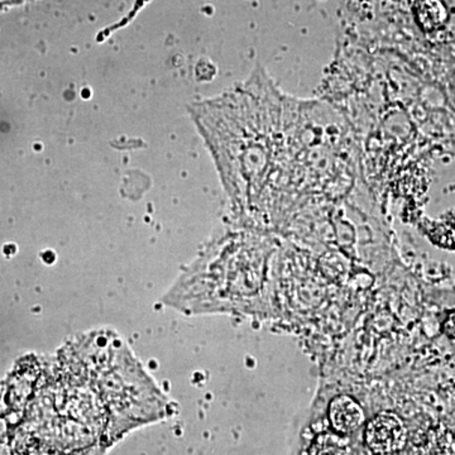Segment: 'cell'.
<instances>
[{
	"mask_svg": "<svg viewBox=\"0 0 455 455\" xmlns=\"http://www.w3.org/2000/svg\"><path fill=\"white\" fill-rule=\"evenodd\" d=\"M364 438L374 454L397 453L406 445L405 425L397 415L381 412L367 424Z\"/></svg>",
	"mask_w": 455,
	"mask_h": 455,
	"instance_id": "1",
	"label": "cell"
},
{
	"mask_svg": "<svg viewBox=\"0 0 455 455\" xmlns=\"http://www.w3.org/2000/svg\"><path fill=\"white\" fill-rule=\"evenodd\" d=\"M329 420L337 433H355L364 423V412L357 401L348 396H339L331 401L329 407Z\"/></svg>",
	"mask_w": 455,
	"mask_h": 455,
	"instance_id": "2",
	"label": "cell"
},
{
	"mask_svg": "<svg viewBox=\"0 0 455 455\" xmlns=\"http://www.w3.org/2000/svg\"><path fill=\"white\" fill-rule=\"evenodd\" d=\"M429 455H455V439L449 431H435L427 442Z\"/></svg>",
	"mask_w": 455,
	"mask_h": 455,
	"instance_id": "3",
	"label": "cell"
},
{
	"mask_svg": "<svg viewBox=\"0 0 455 455\" xmlns=\"http://www.w3.org/2000/svg\"><path fill=\"white\" fill-rule=\"evenodd\" d=\"M314 455H348V453H347V447L343 443L326 436L322 443H317Z\"/></svg>",
	"mask_w": 455,
	"mask_h": 455,
	"instance_id": "4",
	"label": "cell"
},
{
	"mask_svg": "<svg viewBox=\"0 0 455 455\" xmlns=\"http://www.w3.org/2000/svg\"><path fill=\"white\" fill-rule=\"evenodd\" d=\"M445 331L449 337L455 338V311L448 316L444 325Z\"/></svg>",
	"mask_w": 455,
	"mask_h": 455,
	"instance_id": "5",
	"label": "cell"
},
{
	"mask_svg": "<svg viewBox=\"0 0 455 455\" xmlns=\"http://www.w3.org/2000/svg\"><path fill=\"white\" fill-rule=\"evenodd\" d=\"M26 2L27 0H0V11L13 7V5L22 4V3Z\"/></svg>",
	"mask_w": 455,
	"mask_h": 455,
	"instance_id": "6",
	"label": "cell"
}]
</instances>
